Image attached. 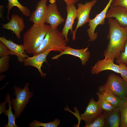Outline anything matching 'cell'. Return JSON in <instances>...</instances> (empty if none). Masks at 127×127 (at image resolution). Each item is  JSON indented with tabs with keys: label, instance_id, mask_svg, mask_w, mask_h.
<instances>
[{
	"label": "cell",
	"instance_id": "16",
	"mask_svg": "<svg viewBox=\"0 0 127 127\" xmlns=\"http://www.w3.org/2000/svg\"><path fill=\"white\" fill-rule=\"evenodd\" d=\"M0 41L10 49L11 55H14L17 56L19 62L21 63L23 62L24 59L28 57L25 53L23 44H16L10 40H7L4 36L0 37Z\"/></svg>",
	"mask_w": 127,
	"mask_h": 127
},
{
	"label": "cell",
	"instance_id": "10",
	"mask_svg": "<svg viewBox=\"0 0 127 127\" xmlns=\"http://www.w3.org/2000/svg\"><path fill=\"white\" fill-rule=\"evenodd\" d=\"M48 0H40L37 3L35 10L30 16L29 20L34 24H44L45 23L48 6Z\"/></svg>",
	"mask_w": 127,
	"mask_h": 127
},
{
	"label": "cell",
	"instance_id": "8",
	"mask_svg": "<svg viewBox=\"0 0 127 127\" xmlns=\"http://www.w3.org/2000/svg\"><path fill=\"white\" fill-rule=\"evenodd\" d=\"M112 0H109L105 7L100 13L97 15L94 18L90 19L88 22L89 28L87 30L90 41H93L97 39L98 33L95 32V29L98 25H103L104 24L106 14Z\"/></svg>",
	"mask_w": 127,
	"mask_h": 127
},
{
	"label": "cell",
	"instance_id": "23",
	"mask_svg": "<svg viewBox=\"0 0 127 127\" xmlns=\"http://www.w3.org/2000/svg\"><path fill=\"white\" fill-rule=\"evenodd\" d=\"M96 94L98 97V100L97 102L99 107L103 111H111L115 107L110 103L104 99L98 92Z\"/></svg>",
	"mask_w": 127,
	"mask_h": 127
},
{
	"label": "cell",
	"instance_id": "5",
	"mask_svg": "<svg viewBox=\"0 0 127 127\" xmlns=\"http://www.w3.org/2000/svg\"><path fill=\"white\" fill-rule=\"evenodd\" d=\"M106 86L115 95L122 99L127 97V82L119 76L111 74L108 76Z\"/></svg>",
	"mask_w": 127,
	"mask_h": 127
},
{
	"label": "cell",
	"instance_id": "27",
	"mask_svg": "<svg viewBox=\"0 0 127 127\" xmlns=\"http://www.w3.org/2000/svg\"><path fill=\"white\" fill-rule=\"evenodd\" d=\"M104 123V117L103 113L92 123L86 126L85 127H103Z\"/></svg>",
	"mask_w": 127,
	"mask_h": 127
},
{
	"label": "cell",
	"instance_id": "7",
	"mask_svg": "<svg viewBox=\"0 0 127 127\" xmlns=\"http://www.w3.org/2000/svg\"><path fill=\"white\" fill-rule=\"evenodd\" d=\"M103 111L98 106L97 102L93 98H91L84 113L80 115L79 119L82 120L85 123V127L92 123L100 116Z\"/></svg>",
	"mask_w": 127,
	"mask_h": 127
},
{
	"label": "cell",
	"instance_id": "6",
	"mask_svg": "<svg viewBox=\"0 0 127 127\" xmlns=\"http://www.w3.org/2000/svg\"><path fill=\"white\" fill-rule=\"evenodd\" d=\"M97 2V0H92L87 2L84 4L80 3L78 4L76 17L78 21L76 28L72 33L73 41L76 39V33L78 29L89 22L90 20L89 16L91 11Z\"/></svg>",
	"mask_w": 127,
	"mask_h": 127
},
{
	"label": "cell",
	"instance_id": "3",
	"mask_svg": "<svg viewBox=\"0 0 127 127\" xmlns=\"http://www.w3.org/2000/svg\"><path fill=\"white\" fill-rule=\"evenodd\" d=\"M67 42L62 33L57 28L50 26L41 44L33 54L36 55L47 50L61 52L67 46Z\"/></svg>",
	"mask_w": 127,
	"mask_h": 127
},
{
	"label": "cell",
	"instance_id": "21",
	"mask_svg": "<svg viewBox=\"0 0 127 127\" xmlns=\"http://www.w3.org/2000/svg\"><path fill=\"white\" fill-rule=\"evenodd\" d=\"M120 114V127H127V98L122 99L118 107Z\"/></svg>",
	"mask_w": 127,
	"mask_h": 127
},
{
	"label": "cell",
	"instance_id": "34",
	"mask_svg": "<svg viewBox=\"0 0 127 127\" xmlns=\"http://www.w3.org/2000/svg\"><path fill=\"white\" fill-rule=\"evenodd\" d=\"M126 98H127V97H126Z\"/></svg>",
	"mask_w": 127,
	"mask_h": 127
},
{
	"label": "cell",
	"instance_id": "30",
	"mask_svg": "<svg viewBox=\"0 0 127 127\" xmlns=\"http://www.w3.org/2000/svg\"><path fill=\"white\" fill-rule=\"evenodd\" d=\"M120 74L122 78L127 82V67L123 64L119 63Z\"/></svg>",
	"mask_w": 127,
	"mask_h": 127
},
{
	"label": "cell",
	"instance_id": "25",
	"mask_svg": "<svg viewBox=\"0 0 127 127\" xmlns=\"http://www.w3.org/2000/svg\"><path fill=\"white\" fill-rule=\"evenodd\" d=\"M0 58V72L6 71L9 67L10 57L9 55L2 56Z\"/></svg>",
	"mask_w": 127,
	"mask_h": 127
},
{
	"label": "cell",
	"instance_id": "29",
	"mask_svg": "<svg viewBox=\"0 0 127 127\" xmlns=\"http://www.w3.org/2000/svg\"><path fill=\"white\" fill-rule=\"evenodd\" d=\"M11 55L10 49L4 43L0 42V56Z\"/></svg>",
	"mask_w": 127,
	"mask_h": 127
},
{
	"label": "cell",
	"instance_id": "2",
	"mask_svg": "<svg viewBox=\"0 0 127 127\" xmlns=\"http://www.w3.org/2000/svg\"><path fill=\"white\" fill-rule=\"evenodd\" d=\"M50 26L33 24L25 32L23 45L26 53L33 54L42 43Z\"/></svg>",
	"mask_w": 127,
	"mask_h": 127
},
{
	"label": "cell",
	"instance_id": "1",
	"mask_svg": "<svg viewBox=\"0 0 127 127\" xmlns=\"http://www.w3.org/2000/svg\"><path fill=\"white\" fill-rule=\"evenodd\" d=\"M109 31L107 38L109 42L103 52L105 57L114 60L124 50L127 40V27L121 26L115 19H108Z\"/></svg>",
	"mask_w": 127,
	"mask_h": 127
},
{
	"label": "cell",
	"instance_id": "13",
	"mask_svg": "<svg viewBox=\"0 0 127 127\" xmlns=\"http://www.w3.org/2000/svg\"><path fill=\"white\" fill-rule=\"evenodd\" d=\"M66 9L67 18L61 33L67 43L69 40L68 35L69 31L70 30L71 33H72L74 31L72 27L74 21L76 18L77 9L75 4H71L67 5Z\"/></svg>",
	"mask_w": 127,
	"mask_h": 127
},
{
	"label": "cell",
	"instance_id": "33",
	"mask_svg": "<svg viewBox=\"0 0 127 127\" xmlns=\"http://www.w3.org/2000/svg\"><path fill=\"white\" fill-rule=\"evenodd\" d=\"M4 7L3 6L1 5L0 6V18L1 19H3V13L4 11Z\"/></svg>",
	"mask_w": 127,
	"mask_h": 127
},
{
	"label": "cell",
	"instance_id": "18",
	"mask_svg": "<svg viewBox=\"0 0 127 127\" xmlns=\"http://www.w3.org/2000/svg\"><path fill=\"white\" fill-rule=\"evenodd\" d=\"M119 113L118 107H115L111 111H103L105 119L104 127H119L120 120Z\"/></svg>",
	"mask_w": 127,
	"mask_h": 127
},
{
	"label": "cell",
	"instance_id": "11",
	"mask_svg": "<svg viewBox=\"0 0 127 127\" xmlns=\"http://www.w3.org/2000/svg\"><path fill=\"white\" fill-rule=\"evenodd\" d=\"M114 60L111 58L105 57L103 59L98 60L92 67L91 73L97 75L103 71L109 70L120 74L119 66L115 64Z\"/></svg>",
	"mask_w": 127,
	"mask_h": 127
},
{
	"label": "cell",
	"instance_id": "4",
	"mask_svg": "<svg viewBox=\"0 0 127 127\" xmlns=\"http://www.w3.org/2000/svg\"><path fill=\"white\" fill-rule=\"evenodd\" d=\"M29 85L28 83H26L23 89L15 86L14 87V94L16 97L15 99H12L11 103L15 111L16 119L20 116L33 95V92L29 90Z\"/></svg>",
	"mask_w": 127,
	"mask_h": 127
},
{
	"label": "cell",
	"instance_id": "14",
	"mask_svg": "<svg viewBox=\"0 0 127 127\" xmlns=\"http://www.w3.org/2000/svg\"><path fill=\"white\" fill-rule=\"evenodd\" d=\"M2 25V28L12 31L19 39L20 38V33L24 30L25 27L23 18L15 14L12 15L8 22Z\"/></svg>",
	"mask_w": 127,
	"mask_h": 127
},
{
	"label": "cell",
	"instance_id": "15",
	"mask_svg": "<svg viewBox=\"0 0 127 127\" xmlns=\"http://www.w3.org/2000/svg\"><path fill=\"white\" fill-rule=\"evenodd\" d=\"M50 50H47L31 57H27L24 60V65L25 66H31L36 67L40 72L41 75L44 77L46 74L42 71L41 67L43 63L47 62V57Z\"/></svg>",
	"mask_w": 127,
	"mask_h": 127
},
{
	"label": "cell",
	"instance_id": "28",
	"mask_svg": "<svg viewBox=\"0 0 127 127\" xmlns=\"http://www.w3.org/2000/svg\"><path fill=\"white\" fill-rule=\"evenodd\" d=\"M110 6L120 7L127 11V0H112Z\"/></svg>",
	"mask_w": 127,
	"mask_h": 127
},
{
	"label": "cell",
	"instance_id": "20",
	"mask_svg": "<svg viewBox=\"0 0 127 127\" xmlns=\"http://www.w3.org/2000/svg\"><path fill=\"white\" fill-rule=\"evenodd\" d=\"M8 4L7 6L8 12L7 18L10 20L9 13L10 10L14 7H17L19 9L22 14L27 17L30 16L31 14L30 11L27 7L22 5L18 0H8Z\"/></svg>",
	"mask_w": 127,
	"mask_h": 127
},
{
	"label": "cell",
	"instance_id": "24",
	"mask_svg": "<svg viewBox=\"0 0 127 127\" xmlns=\"http://www.w3.org/2000/svg\"><path fill=\"white\" fill-rule=\"evenodd\" d=\"M60 120L57 119H55L54 121L47 123H42L36 120H34L29 125L31 127H57L60 124Z\"/></svg>",
	"mask_w": 127,
	"mask_h": 127
},
{
	"label": "cell",
	"instance_id": "32",
	"mask_svg": "<svg viewBox=\"0 0 127 127\" xmlns=\"http://www.w3.org/2000/svg\"><path fill=\"white\" fill-rule=\"evenodd\" d=\"M66 4L68 5L71 4H75L78 0H64Z\"/></svg>",
	"mask_w": 127,
	"mask_h": 127
},
{
	"label": "cell",
	"instance_id": "9",
	"mask_svg": "<svg viewBox=\"0 0 127 127\" xmlns=\"http://www.w3.org/2000/svg\"><path fill=\"white\" fill-rule=\"evenodd\" d=\"M48 6L45 23L50 24L52 27L57 28L65 21L58 11L55 0H50Z\"/></svg>",
	"mask_w": 127,
	"mask_h": 127
},
{
	"label": "cell",
	"instance_id": "22",
	"mask_svg": "<svg viewBox=\"0 0 127 127\" xmlns=\"http://www.w3.org/2000/svg\"><path fill=\"white\" fill-rule=\"evenodd\" d=\"M6 98L8 100V104L9 109L5 110L4 112L5 115L7 116L8 118V122L7 124L5 125V127H18V126L16 124L15 120L16 119L15 115H14L12 111L11 103V101L10 96L8 93L7 94Z\"/></svg>",
	"mask_w": 127,
	"mask_h": 127
},
{
	"label": "cell",
	"instance_id": "19",
	"mask_svg": "<svg viewBox=\"0 0 127 127\" xmlns=\"http://www.w3.org/2000/svg\"><path fill=\"white\" fill-rule=\"evenodd\" d=\"M98 92L105 99L115 107H118L122 99L115 95L104 84L100 86Z\"/></svg>",
	"mask_w": 127,
	"mask_h": 127
},
{
	"label": "cell",
	"instance_id": "17",
	"mask_svg": "<svg viewBox=\"0 0 127 127\" xmlns=\"http://www.w3.org/2000/svg\"><path fill=\"white\" fill-rule=\"evenodd\" d=\"M114 17L119 24L127 27V11L123 8L119 6L111 7L107 12L106 18Z\"/></svg>",
	"mask_w": 127,
	"mask_h": 127
},
{
	"label": "cell",
	"instance_id": "31",
	"mask_svg": "<svg viewBox=\"0 0 127 127\" xmlns=\"http://www.w3.org/2000/svg\"><path fill=\"white\" fill-rule=\"evenodd\" d=\"M5 101L0 104V114L4 112L5 110V105L6 103L8 102V100L6 98Z\"/></svg>",
	"mask_w": 127,
	"mask_h": 127
},
{
	"label": "cell",
	"instance_id": "26",
	"mask_svg": "<svg viewBox=\"0 0 127 127\" xmlns=\"http://www.w3.org/2000/svg\"><path fill=\"white\" fill-rule=\"evenodd\" d=\"M116 61L118 64L123 63L127 67V40L125 44L124 50L121 52L119 57L116 59Z\"/></svg>",
	"mask_w": 127,
	"mask_h": 127
},
{
	"label": "cell",
	"instance_id": "12",
	"mask_svg": "<svg viewBox=\"0 0 127 127\" xmlns=\"http://www.w3.org/2000/svg\"><path fill=\"white\" fill-rule=\"evenodd\" d=\"M88 47L82 49H76L67 46L63 51L52 57V59L53 60H56L63 55H70L79 58L82 65H84L88 62L90 57V53L89 51L88 50Z\"/></svg>",
	"mask_w": 127,
	"mask_h": 127
}]
</instances>
